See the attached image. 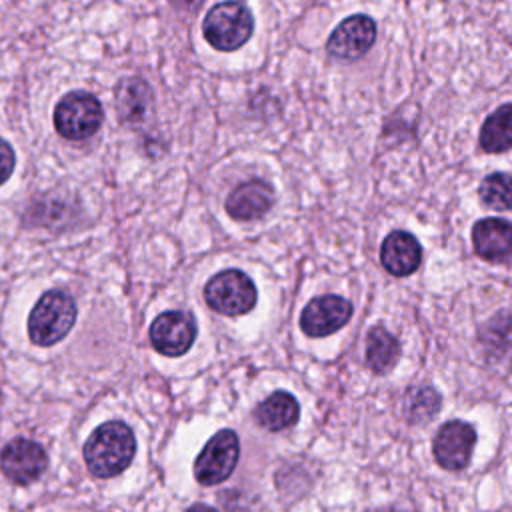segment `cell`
Returning <instances> with one entry per match:
<instances>
[{
  "mask_svg": "<svg viewBox=\"0 0 512 512\" xmlns=\"http://www.w3.org/2000/svg\"><path fill=\"white\" fill-rule=\"evenodd\" d=\"M480 148L488 154H502L512 148V102L488 114L480 128Z\"/></svg>",
  "mask_w": 512,
  "mask_h": 512,
  "instance_id": "cell-17",
  "label": "cell"
},
{
  "mask_svg": "<svg viewBox=\"0 0 512 512\" xmlns=\"http://www.w3.org/2000/svg\"><path fill=\"white\" fill-rule=\"evenodd\" d=\"M76 322V302L64 290L44 292L28 316V336L36 346L60 342Z\"/></svg>",
  "mask_w": 512,
  "mask_h": 512,
  "instance_id": "cell-3",
  "label": "cell"
},
{
  "mask_svg": "<svg viewBox=\"0 0 512 512\" xmlns=\"http://www.w3.org/2000/svg\"><path fill=\"white\" fill-rule=\"evenodd\" d=\"M14 166H16V154L12 146L4 138H0V186L12 176Z\"/></svg>",
  "mask_w": 512,
  "mask_h": 512,
  "instance_id": "cell-21",
  "label": "cell"
},
{
  "mask_svg": "<svg viewBox=\"0 0 512 512\" xmlns=\"http://www.w3.org/2000/svg\"><path fill=\"white\" fill-rule=\"evenodd\" d=\"M376 40V22L366 14H354L344 18L330 34L326 52L344 62L362 58Z\"/></svg>",
  "mask_w": 512,
  "mask_h": 512,
  "instance_id": "cell-7",
  "label": "cell"
},
{
  "mask_svg": "<svg viewBox=\"0 0 512 512\" xmlns=\"http://www.w3.org/2000/svg\"><path fill=\"white\" fill-rule=\"evenodd\" d=\"M478 196L490 210H512V174L492 172L482 178Z\"/></svg>",
  "mask_w": 512,
  "mask_h": 512,
  "instance_id": "cell-19",
  "label": "cell"
},
{
  "mask_svg": "<svg viewBox=\"0 0 512 512\" xmlns=\"http://www.w3.org/2000/svg\"><path fill=\"white\" fill-rule=\"evenodd\" d=\"M256 286L248 274L236 268L214 274L204 286L206 304L222 316H242L256 306Z\"/></svg>",
  "mask_w": 512,
  "mask_h": 512,
  "instance_id": "cell-5",
  "label": "cell"
},
{
  "mask_svg": "<svg viewBox=\"0 0 512 512\" xmlns=\"http://www.w3.org/2000/svg\"><path fill=\"white\" fill-rule=\"evenodd\" d=\"M274 200H276V192L272 184L260 178H252V180L240 182L228 194L224 208L232 220L248 222V220L262 218L274 206Z\"/></svg>",
  "mask_w": 512,
  "mask_h": 512,
  "instance_id": "cell-12",
  "label": "cell"
},
{
  "mask_svg": "<svg viewBox=\"0 0 512 512\" xmlns=\"http://www.w3.org/2000/svg\"><path fill=\"white\" fill-rule=\"evenodd\" d=\"M186 512H216V510L212 506H206V504H194Z\"/></svg>",
  "mask_w": 512,
  "mask_h": 512,
  "instance_id": "cell-22",
  "label": "cell"
},
{
  "mask_svg": "<svg viewBox=\"0 0 512 512\" xmlns=\"http://www.w3.org/2000/svg\"><path fill=\"white\" fill-rule=\"evenodd\" d=\"M380 262L392 276H410L422 264V246L414 234L406 230L390 232L380 246Z\"/></svg>",
  "mask_w": 512,
  "mask_h": 512,
  "instance_id": "cell-13",
  "label": "cell"
},
{
  "mask_svg": "<svg viewBox=\"0 0 512 512\" xmlns=\"http://www.w3.org/2000/svg\"><path fill=\"white\" fill-rule=\"evenodd\" d=\"M134 452V434L120 420L100 424L84 442V462L96 478H112L124 472L132 462Z\"/></svg>",
  "mask_w": 512,
  "mask_h": 512,
  "instance_id": "cell-1",
  "label": "cell"
},
{
  "mask_svg": "<svg viewBox=\"0 0 512 512\" xmlns=\"http://www.w3.org/2000/svg\"><path fill=\"white\" fill-rule=\"evenodd\" d=\"M474 252L486 262H502L512 256V222L482 218L472 226Z\"/></svg>",
  "mask_w": 512,
  "mask_h": 512,
  "instance_id": "cell-14",
  "label": "cell"
},
{
  "mask_svg": "<svg viewBox=\"0 0 512 512\" xmlns=\"http://www.w3.org/2000/svg\"><path fill=\"white\" fill-rule=\"evenodd\" d=\"M48 466L44 448L28 438L10 440L0 452V470L14 484L38 480Z\"/></svg>",
  "mask_w": 512,
  "mask_h": 512,
  "instance_id": "cell-9",
  "label": "cell"
},
{
  "mask_svg": "<svg viewBox=\"0 0 512 512\" xmlns=\"http://www.w3.org/2000/svg\"><path fill=\"white\" fill-rule=\"evenodd\" d=\"M114 102H116V112L124 124L144 122L152 104L150 86L138 76L122 78L116 86Z\"/></svg>",
  "mask_w": 512,
  "mask_h": 512,
  "instance_id": "cell-15",
  "label": "cell"
},
{
  "mask_svg": "<svg viewBox=\"0 0 512 512\" xmlns=\"http://www.w3.org/2000/svg\"><path fill=\"white\" fill-rule=\"evenodd\" d=\"M406 418L414 424L428 422L440 410V396L430 386H414L406 392Z\"/></svg>",
  "mask_w": 512,
  "mask_h": 512,
  "instance_id": "cell-20",
  "label": "cell"
},
{
  "mask_svg": "<svg viewBox=\"0 0 512 512\" xmlns=\"http://www.w3.org/2000/svg\"><path fill=\"white\" fill-rule=\"evenodd\" d=\"M400 358V344L396 336H392L386 328L374 326L368 330L366 336V364L372 372L384 374Z\"/></svg>",
  "mask_w": 512,
  "mask_h": 512,
  "instance_id": "cell-18",
  "label": "cell"
},
{
  "mask_svg": "<svg viewBox=\"0 0 512 512\" xmlns=\"http://www.w3.org/2000/svg\"><path fill=\"white\" fill-rule=\"evenodd\" d=\"M254 32V16L242 0H224L208 10L202 22L206 42L220 50L232 52L244 46Z\"/></svg>",
  "mask_w": 512,
  "mask_h": 512,
  "instance_id": "cell-2",
  "label": "cell"
},
{
  "mask_svg": "<svg viewBox=\"0 0 512 512\" xmlns=\"http://www.w3.org/2000/svg\"><path fill=\"white\" fill-rule=\"evenodd\" d=\"M298 414H300V406L296 398L284 390L270 394L254 410V418L258 426H262L268 432H282L294 426L298 420Z\"/></svg>",
  "mask_w": 512,
  "mask_h": 512,
  "instance_id": "cell-16",
  "label": "cell"
},
{
  "mask_svg": "<svg viewBox=\"0 0 512 512\" xmlns=\"http://www.w3.org/2000/svg\"><path fill=\"white\" fill-rule=\"evenodd\" d=\"M196 340V320L190 312L168 310L150 324V342L164 356H182Z\"/></svg>",
  "mask_w": 512,
  "mask_h": 512,
  "instance_id": "cell-8",
  "label": "cell"
},
{
  "mask_svg": "<svg viewBox=\"0 0 512 512\" xmlns=\"http://www.w3.org/2000/svg\"><path fill=\"white\" fill-rule=\"evenodd\" d=\"M380 512H406V510H380Z\"/></svg>",
  "mask_w": 512,
  "mask_h": 512,
  "instance_id": "cell-23",
  "label": "cell"
},
{
  "mask_svg": "<svg viewBox=\"0 0 512 512\" xmlns=\"http://www.w3.org/2000/svg\"><path fill=\"white\" fill-rule=\"evenodd\" d=\"M104 120L100 100L84 90H74L62 96L54 108L56 132L72 142L88 140L94 136Z\"/></svg>",
  "mask_w": 512,
  "mask_h": 512,
  "instance_id": "cell-4",
  "label": "cell"
},
{
  "mask_svg": "<svg viewBox=\"0 0 512 512\" xmlns=\"http://www.w3.org/2000/svg\"><path fill=\"white\" fill-rule=\"evenodd\" d=\"M476 444V430L464 420H450L440 426L434 436V460L444 470H462L468 466L472 448Z\"/></svg>",
  "mask_w": 512,
  "mask_h": 512,
  "instance_id": "cell-10",
  "label": "cell"
},
{
  "mask_svg": "<svg viewBox=\"0 0 512 512\" xmlns=\"http://www.w3.org/2000/svg\"><path fill=\"white\" fill-rule=\"evenodd\" d=\"M352 316V304L336 294H324L312 298L302 314H300V328L304 334L312 338H322L328 334L338 332Z\"/></svg>",
  "mask_w": 512,
  "mask_h": 512,
  "instance_id": "cell-11",
  "label": "cell"
},
{
  "mask_svg": "<svg viewBox=\"0 0 512 512\" xmlns=\"http://www.w3.org/2000/svg\"><path fill=\"white\" fill-rule=\"evenodd\" d=\"M240 456V442L234 430L216 432L194 460V478L202 486L224 482L236 468Z\"/></svg>",
  "mask_w": 512,
  "mask_h": 512,
  "instance_id": "cell-6",
  "label": "cell"
}]
</instances>
